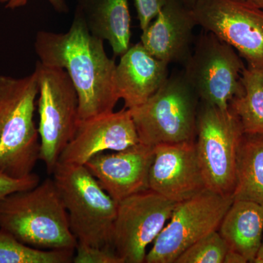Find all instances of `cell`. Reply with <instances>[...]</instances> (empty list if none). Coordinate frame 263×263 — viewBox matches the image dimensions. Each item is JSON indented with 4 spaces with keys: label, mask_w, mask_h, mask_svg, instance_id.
Returning a JSON list of instances; mask_svg holds the SVG:
<instances>
[{
    "label": "cell",
    "mask_w": 263,
    "mask_h": 263,
    "mask_svg": "<svg viewBox=\"0 0 263 263\" xmlns=\"http://www.w3.org/2000/svg\"><path fill=\"white\" fill-rule=\"evenodd\" d=\"M199 103L183 70L168 76L146 103L129 109L140 142L155 146L195 141Z\"/></svg>",
    "instance_id": "obj_5"
},
{
    "label": "cell",
    "mask_w": 263,
    "mask_h": 263,
    "mask_svg": "<svg viewBox=\"0 0 263 263\" xmlns=\"http://www.w3.org/2000/svg\"><path fill=\"white\" fill-rule=\"evenodd\" d=\"M233 198L263 205V134L243 133L242 136Z\"/></svg>",
    "instance_id": "obj_19"
},
{
    "label": "cell",
    "mask_w": 263,
    "mask_h": 263,
    "mask_svg": "<svg viewBox=\"0 0 263 263\" xmlns=\"http://www.w3.org/2000/svg\"><path fill=\"white\" fill-rule=\"evenodd\" d=\"M34 70L39 86L40 160L53 174L62 152L75 135L79 122V98L64 69L38 61Z\"/></svg>",
    "instance_id": "obj_7"
},
{
    "label": "cell",
    "mask_w": 263,
    "mask_h": 263,
    "mask_svg": "<svg viewBox=\"0 0 263 263\" xmlns=\"http://www.w3.org/2000/svg\"><path fill=\"white\" fill-rule=\"evenodd\" d=\"M228 250L226 240L216 230L189 247L175 263H223Z\"/></svg>",
    "instance_id": "obj_22"
},
{
    "label": "cell",
    "mask_w": 263,
    "mask_h": 263,
    "mask_svg": "<svg viewBox=\"0 0 263 263\" xmlns=\"http://www.w3.org/2000/svg\"><path fill=\"white\" fill-rule=\"evenodd\" d=\"M196 26L192 10L181 0H167L155 18L142 31L141 43L157 60L168 65H184L191 55Z\"/></svg>",
    "instance_id": "obj_15"
},
{
    "label": "cell",
    "mask_w": 263,
    "mask_h": 263,
    "mask_svg": "<svg viewBox=\"0 0 263 263\" xmlns=\"http://www.w3.org/2000/svg\"><path fill=\"white\" fill-rule=\"evenodd\" d=\"M184 75L200 99L222 110L243 93L241 57L229 44L205 31L184 65Z\"/></svg>",
    "instance_id": "obj_8"
},
{
    "label": "cell",
    "mask_w": 263,
    "mask_h": 263,
    "mask_svg": "<svg viewBox=\"0 0 263 263\" xmlns=\"http://www.w3.org/2000/svg\"><path fill=\"white\" fill-rule=\"evenodd\" d=\"M155 147L139 143L116 153L98 154L84 164L117 202L148 190Z\"/></svg>",
    "instance_id": "obj_14"
},
{
    "label": "cell",
    "mask_w": 263,
    "mask_h": 263,
    "mask_svg": "<svg viewBox=\"0 0 263 263\" xmlns=\"http://www.w3.org/2000/svg\"><path fill=\"white\" fill-rule=\"evenodd\" d=\"M10 0H0V3H8Z\"/></svg>",
    "instance_id": "obj_31"
},
{
    "label": "cell",
    "mask_w": 263,
    "mask_h": 263,
    "mask_svg": "<svg viewBox=\"0 0 263 263\" xmlns=\"http://www.w3.org/2000/svg\"><path fill=\"white\" fill-rule=\"evenodd\" d=\"M233 202L209 190L177 202L171 221L164 227L146 254L145 262L175 263L197 240L218 230Z\"/></svg>",
    "instance_id": "obj_9"
},
{
    "label": "cell",
    "mask_w": 263,
    "mask_h": 263,
    "mask_svg": "<svg viewBox=\"0 0 263 263\" xmlns=\"http://www.w3.org/2000/svg\"><path fill=\"white\" fill-rule=\"evenodd\" d=\"M249 3H252L254 5H255L257 8H260L263 10V0H247Z\"/></svg>",
    "instance_id": "obj_30"
},
{
    "label": "cell",
    "mask_w": 263,
    "mask_h": 263,
    "mask_svg": "<svg viewBox=\"0 0 263 263\" xmlns=\"http://www.w3.org/2000/svg\"><path fill=\"white\" fill-rule=\"evenodd\" d=\"M137 10L140 28H147L155 18L167 0H133Z\"/></svg>",
    "instance_id": "obj_25"
},
{
    "label": "cell",
    "mask_w": 263,
    "mask_h": 263,
    "mask_svg": "<svg viewBox=\"0 0 263 263\" xmlns=\"http://www.w3.org/2000/svg\"><path fill=\"white\" fill-rule=\"evenodd\" d=\"M168 65L150 54L141 42L130 46L114 73L116 92L124 108H137L155 95L168 77Z\"/></svg>",
    "instance_id": "obj_16"
},
{
    "label": "cell",
    "mask_w": 263,
    "mask_h": 263,
    "mask_svg": "<svg viewBox=\"0 0 263 263\" xmlns=\"http://www.w3.org/2000/svg\"><path fill=\"white\" fill-rule=\"evenodd\" d=\"M230 250L254 262L263 238V205L233 200L218 229Z\"/></svg>",
    "instance_id": "obj_18"
},
{
    "label": "cell",
    "mask_w": 263,
    "mask_h": 263,
    "mask_svg": "<svg viewBox=\"0 0 263 263\" xmlns=\"http://www.w3.org/2000/svg\"><path fill=\"white\" fill-rule=\"evenodd\" d=\"M151 167L148 187L176 202L207 190L195 141L159 144Z\"/></svg>",
    "instance_id": "obj_12"
},
{
    "label": "cell",
    "mask_w": 263,
    "mask_h": 263,
    "mask_svg": "<svg viewBox=\"0 0 263 263\" xmlns=\"http://www.w3.org/2000/svg\"><path fill=\"white\" fill-rule=\"evenodd\" d=\"M52 174L78 243L113 249L118 202L84 165L58 162Z\"/></svg>",
    "instance_id": "obj_4"
},
{
    "label": "cell",
    "mask_w": 263,
    "mask_h": 263,
    "mask_svg": "<svg viewBox=\"0 0 263 263\" xmlns=\"http://www.w3.org/2000/svg\"><path fill=\"white\" fill-rule=\"evenodd\" d=\"M38 93L35 70L23 78L0 76V174L22 179L32 174L40 160L34 121Z\"/></svg>",
    "instance_id": "obj_3"
},
{
    "label": "cell",
    "mask_w": 263,
    "mask_h": 263,
    "mask_svg": "<svg viewBox=\"0 0 263 263\" xmlns=\"http://www.w3.org/2000/svg\"><path fill=\"white\" fill-rule=\"evenodd\" d=\"M40 183L41 179L34 173L22 179H15L0 174V201L10 194L31 190Z\"/></svg>",
    "instance_id": "obj_24"
},
{
    "label": "cell",
    "mask_w": 263,
    "mask_h": 263,
    "mask_svg": "<svg viewBox=\"0 0 263 263\" xmlns=\"http://www.w3.org/2000/svg\"><path fill=\"white\" fill-rule=\"evenodd\" d=\"M249 262L245 256L233 250H229L227 252L223 263H247Z\"/></svg>",
    "instance_id": "obj_27"
},
{
    "label": "cell",
    "mask_w": 263,
    "mask_h": 263,
    "mask_svg": "<svg viewBox=\"0 0 263 263\" xmlns=\"http://www.w3.org/2000/svg\"><path fill=\"white\" fill-rule=\"evenodd\" d=\"M254 263H263V238L262 245H261L260 248L259 249L258 253L257 254L255 259H254Z\"/></svg>",
    "instance_id": "obj_28"
},
{
    "label": "cell",
    "mask_w": 263,
    "mask_h": 263,
    "mask_svg": "<svg viewBox=\"0 0 263 263\" xmlns=\"http://www.w3.org/2000/svg\"><path fill=\"white\" fill-rule=\"evenodd\" d=\"M79 12L91 34L111 46L115 56L130 47L131 16L128 0H76Z\"/></svg>",
    "instance_id": "obj_17"
},
{
    "label": "cell",
    "mask_w": 263,
    "mask_h": 263,
    "mask_svg": "<svg viewBox=\"0 0 263 263\" xmlns=\"http://www.w3.org/2000/svg\"><path fill=\"white\" fill-rule=\"evenodd\" d=\"M0 229L36 249L75 251L78 245L63 200L51 179L2 200Z\"/></svg>",
    "instance_id": "obj_2"
},
{
    "label": "cell",
    "mask_w": 263,
    "mask_h": 263,
    "mask_svg": "<svg viewBox=\"0 0 263 263\" xmlns=\"http://www.w3.org/2000/svg\"><path fill=\"white\" fill-rule=\"evenodd\" d=\"M28 1L29 0H10L8 3H6L5 8L11 10L16 9L21 7L25 6ZM48 1L59 13H67L68 11L65 0H48Z\"/></svg>",
    "instance_id": "obj_26"
},
{
    "label": "cell",
    "mask_w": 263,
    "mask_h": 263,
    "mask_svg": "<svg viewBox=\"0 0 263 263\" xmlns=\"http://www.w3.org/2000/svg\"><path fill=\"white\" fill-rule=\"evenodd\" d=\"M243 128L230 108L200 101L197 117V157L207 190L233 197Z\"/></svg>",
    "instance_id": "obj_6"
},
{
    "label": "cell",
    "mask_w": 263,
    "mask_h": 263,
    "mask_svg": "<svg viewBox=\"0 0 263 263\" xmlns=\"http://www.w3.org/2000/svg\"><path fill=\"white\" fill-rule=\"evenodd\" d=\"M76 255L72 262L75 263H124L114 249L98 247L78 243Z\"/></svg>",
    "instance_id": "obj_23"
},
{
    "label": "cell",
    "mask_w": 263,
    "mask_h": 263,
    "mask_svg": "<svg viewBox=\"0 0 263 263\" xmlns=\"http://www.w3.org/2000/svg\"><path fill=\"white\" fill-rule=\"evenodd\" d=\"M181 1L182 2L183 4L186 5L187 8L192 9V8H193L194 5L196 3L197 0H181Z\"/></svg>",
    "instance_id": "obj_29"
},
{
    "label": "cell",
    "mask_w": 263,
    "mask_h": 263,
    "mask_svg": "<svg viewBox=\"0 0 263 263\" xmlns=\"http://www.w3.org/2000/svg\"><path fill=\"white\" fill-rule=\"evenodd\" d=\"M197 24L229 44L248 67L263 69V10L247 0H197Z\"/></svg>",
    "instance_id": "obj_10"
},
{
    "label": "cell",
    "mask_w": 263,
    "mask_h": 263,
    "mask_svg": "<svg viewBox=\"0 0 263 263\" xmlns=\"http://www.w3.org/2000/svg\"><path fill=\"white\" fill-rule=\"evenodd\" d=\"M103 43L91 34L76 10L67 32L36 34L34 51L39 62L64 69L70 76L79 98V120L113 112L119 100L114 86L117 65Z\"/></svg>",
    "instance_id": "obj_1"
},
{
    "label": "cell",
    "mask_w": 263,
    "mask_h": 263,
    "mask_svg": "<svg viewBox=\"0 0 263 263\" xmlns=\"http://www.w3.org/2000/svg\"><path fill=\"white\" fill-rule=\"evenodd\" d=\"M129 109L79 120L73 138L60 155V163L84 165L98 154L124 150L139 143Z\"/></svg>",
    "instance_id": "obj_13"
},
{
    "label": "cell",
    "mask_w": 263,
    "mask_h": 263,
    "mask_svg": "<svg viewBox=\"0 0 263 263\" xmlns=\"http://www.w3.org/2000/svg\"><path fill=\"white\" fill-rule=\"evenodd\" d=\"M176 203L150 189L118 202L111 245L124 263L145 262L147 247L163 229Z\"/></svg>",
    "instance_id": "obj_11"
},
{
    "label": "cell",
    "mask_w": 263,
    "mask_h": 263,
    "mask_svg": "<svg viewBox=\"0 0 263 263\" xmlns=\"http://www.w3.org/2000/svg\"><path fill=\"white\" fill-rule=\"evenodd\" d=\"M241 83L243 93L230 102L229 108L239 119L243 133L263 134V69L245 67Z\"/></svg>",
    "instance_id": "obj_20"
},
{
    "label": "cell",
    "mask_w": 263,
    "mask_h": 263,
    "mask_svg": "<svg viewBox=\"0 0 263 263\" xmlns=\"http://www.w3.org/2000/svg\"><path fill=\"white\" fill-rule=\"evenodd\" d=\"M74 253V250L34 248L0 229V263H69L72 262Z\"/></svg>",
    "instance_id": "obj_21"
}]
</instances>
